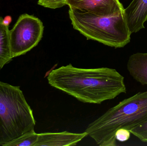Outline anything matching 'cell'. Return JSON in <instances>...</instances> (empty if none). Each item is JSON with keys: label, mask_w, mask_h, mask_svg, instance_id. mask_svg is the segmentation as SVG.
I'll return each mask as SVG.
<instances>
[{"label": "cell", "mask_w": 147, "mask_h": 146, "mask_svg": "<svg viewBox=\"0 0 147 146\" xmlns=\"http://www.w3.org/2000/svg\"><path fill=\"white\" fill-rule=\"evenodd\" d=\"M147 85V80L146 81H145V82L143 84V85Z\"/></svg>", "instance_id": "16"}, {"label": "cell", "mask_w": 147, "mask_h": 146, "mask_svg": "<svg viewBox=\"0 0 147 146\" xmlns=\"http://www.w3.org/2000/svg\"><path fill=\"white\" fill-rule=\"evenodd\" d=\"M127 69L130 75L143 85L147 80V53H137L129 57Z\"/></svg>", "instance_id": "9"}, {"label": "cell", "mask_w": 147, "mask_h": 146, "mask_svg": "<svg viewBox=\"0 0 147 146\" xmlns=\"http://www.w3.org/2000/svg\"><path fill=\"white\" fill-rule=\"evenodd\" d=\"M69 16L73 28L87 39L110 47H124L130 42L131 33L124 9L109 15H99L69 8Z\"/></svg>", "instance_id": "3"}, {"label": "cell", "mask_w": 147, "mask_h": 146, "mask_svg": "<svg viewBox=\"0 0 147 146\" xmlns=\"http://www.w3.org/2000/svg\"><path fill=\"white\" fill-rule=\"evenodd\" d=\"M12 21V17L9 15L5 16L3 19V22L5 25L8 26Z\"/></svg>", "instance_id": "15"}, {"label": "cell", "mask_w": 147, "mask_h": 146, "mask_svg": "<svg viewBox=\"0 0 147 146\" xmlns=\"http://www.w3.org/2000/svg\"><path fill=\"white\" fill-rule=\"evenodd\" d=\"M128 26L131 33L138 32L145 28L147 21V0H133L124 9Z\"/></svg>", "instance_id": "8"}, {"label": "cell", "mask_w": 147, "mask_h": 146, "mask_svg": "<svg viewBox=\"0 0 147 146\" xmlns=\"http://www.w3.org/2000/svg\"><path fill=\"white\" fill-rule=\"evenodd\" d=\"M67 0H38V4L48 8L55 9L66 5Z\"/></svg>", "instance_id": "13"}, {"label": "cell", "mask_w": 147, "mask_h": 146, "mask_svg": "<svg viewBox=\"0 0 147 146\" xmlns=\"http://www.w3.org/2000/svg\"><path fill=\"white\" fill-rule=\"evenodd\" d=\"M147 121V91L121 101L88 125L85 132L100 146H116V132L131 130Z\"/></svg>", "instance_id": "2"}, {"label": "cell", "mask_w": 147, "mask_h": 146, "mask_svg": "<svg viewBox=\"0 0 147 146\" xmlns=\"http://www.w3.org/2000/svg\"><path fill=\"white\" fill-rule=\"evenodd\" d=\"M69 8L92 14L109 15L124 9L119 0H67Z\"/></svg>", "instance_id": "6"}, {"label": "cell", "mask_w": 147, "mask_h": 146, "mask_svg": "<svg viewBox=\"0 0 147 146\" xmlns=\"http://www.w3.org/2000/svg\"><path fill=\"white\" fill-rule=\"evenodd\" d=\"M0 16V70L12 61L9 27L3 22Z\"/></svg>", "instance_id": "10"}, {"label": "cell", "mask_w": 147, "mask_h": 146, "mask_svg": "<svg viewBox=\"0 0 147 146\" xmlns=\"http://www.w3.org/2000/svg\"><path fill=\"white\" fill-rule=\"evenodd\" d=\"M130 131L125 129H118L115 133V139L116 140L120 142H124L129 139L130 137Z\"/></svg>", "instance_id": "14"}, {"label": "cell", "mask_w": 147, "mask_h": 146, "mask_svg": "<svg viewBox=\"0 0 147 146\" xmlns=\"http://www.w3.org/2000/svg\"><path fill=\"white\" fill-rule=\"evenodd\" d=\"M38 133L34 129L24 134L4 146H34L38 139Z\"/></svg>", "instance_id": "11"}, {"label": "cell", "mask_w": 147, "mask_h": 146, "mask_svg": "<svg viewBox=\"0 0 147 146\" xmlns=\"http://www.w3.org/2000/svg\"><path fill=\"white\" fill-rule=\"evenodd\" d=\"M32 110L19 86L0 81V145L34 129Z\"/></svg>", "instance_id": "4"}, {"label": "cell", "mask_w": 147, "mask_h": 146, "mask_svg": "<svg viewBox=\"0 0 147 146\" xmlns=\"http://www.w3.org/2000/svg\"><path fill=\"white\" fill-rule=\"evenodd\" d=\"M88 136L85 132L81 133L65 131L60 133H45L38 134L34 146H71L76 145Z\"/></svg>", "instance_id": "7"}, {"label": "cell", "mask_w": 147, "mask_h": 146, "mask_svg": "<svg viewBox=\"0 0 147 146\" xmlns=\"http://www.w3.org/2000/svg\"><path fill=\"white\" fill-rule=\"evenodd\" d=\"M130 132L141 141L147 143V121L131 129Z\"/></svg>", "instance_id": "12"}, {"label": "cell", "mask_w": 147, "mask_h": 146, "mask_svg": "<svg viewBox=\"0 0 147 146\" xmlns=\"http://www.w3.org/2000/svg\"><path fill=\"white\" fill-rule=\"evenodd\" d=\"M47 79L51 86L84 103L99 104L127 93L124 77L108 67L80 68L69 64L52 70Z\"/></svg>", "instance_id": "1"}, {"label": "cell", "mask_w": 147, "mask_h": 146, "mask_svg": "<svg viewBox=\"0 0 147 146\" xmlns=\"http://www.w3.org/2000/svg\"><path fill=\"white\" fill-rule=\"evenodd\" d=\"M44 30L43 22L38 18L28 14L20 15L9 31L12 58L25 55L37 46Z\"/></svg>", "instance_id": "5"}]
</instances>
